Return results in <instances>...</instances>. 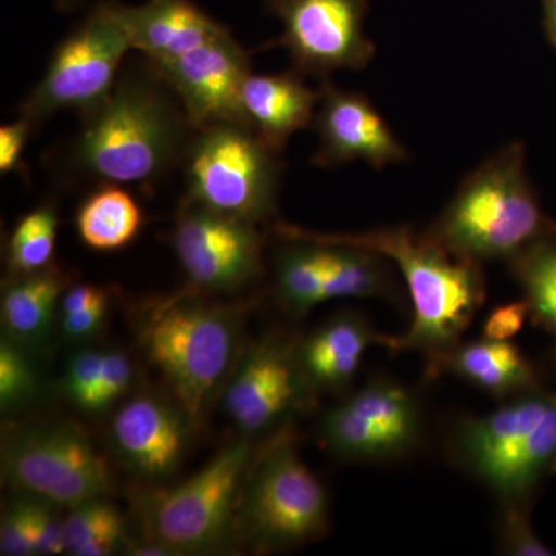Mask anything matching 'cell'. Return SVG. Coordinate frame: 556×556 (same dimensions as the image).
<instances>
[{
	"label": "cell",
	"mask_w": 556,
	"mask_h": 556,
	"mask_svg": "<svg viewBox=\"0 0 556 556\" xmlns=\"http://www.w3.org/2000/svg\"><path fill=\"white\" fill-rule=\"evenodd\" d=\"M274 230L283 240L350 244L391 260L407 280L415 314L401 338L382 336L380 345L393 351L426 354L430 364L460 342L484 303L485 280L481 263L457 257L428 233L416 236L407 228L318 233L287 223H277Z\"/></svg>",
	"instance_id": "obj_1"
},
{
	"label": "cell",
	"mask_w": 556,
	"mask_h": 556,
	"mask_svg": "<svg viewBox=\"0 0 556 556\" xmlns=\"http://www.w3.org/2000/svg\"><path fill=\"white\" fill-rule=\"evenodd\" d=\"M75 146L80 169L105 185L155 181L177 159L185 127L155 79L123 78L98 108L84 113ZM189 124V123H188Z\"/></svg>",
	"instance_id": "obj_2"
},
{
	"label": "cell",
	"mask_w": 556,
	"mask_h": 556,
	"mask_svg": "<svg viewBox=\"0 0 556 556\" xmlns=\"http://www.w3.org/2000/svg\"><path fill=\"white\" fill-rule=\"evenodd\" d=\"M546 229L527 181L525 150L510 144L471 172L452 203L428 230L457 257L482 263L510 262Z\"/></svg>",
	"instance_id": "obj_3"
},
{
	"label": "cell",
	"mask_w": 556,
	"mask_h": 556,
	"mask_svg": "<svg viewBox=\"0 0 556 556\" xmlns=\"http://www.w3.org/2000/svg\"><path fill=\"white\" fill-rule=\"evenodd\" d=\"M453 453L501 503L527 504L556 471V391L540 387L489 415L466 417L453 434Z\"/></svg>",
	"instance_id": "obj_4"
},
{
	"label": "cell",
	"mask_w": 556,
	"mask_h": 556,
	"mask_svg": "<svg viewBox=\"0 0 556 556\" xmlns=\"http://www.w3.org/2000/svg\"><path fill=\"white\" fill-rule=\"evenodd\" d=\"M239 334L232 309L189 295L159 303L142 321L139 342L190 422L203 416L225 382Z\"/></svg>",
	"instance_id": "obj_5"
},
{
	"label": "cell",
	"mask_w": 556,
	"mask_h": 556,
	"mask_svg": "<svg viewBox=\"0 0 556 556\" xmlns=\"http://www.w3.org/2000/svg\"><path fill=\"white\" fill-rule=\"evenodd\" d=\"M328 518L327 490L283 431L248 468L237 503V538L255 551H281L325 535Z\"/></svg>",
	"instance_id": "obj_6"
},
{
	"label": "cell",
	"mask_w": 556,
	"mask_h": 556,
	"mask_svg": "<svg viewBox=\"0 0 556 556\" xmlns=\"http://www.w3.org/2000/svg\"><path fill=\"white\" fill-rule=\"evenodd\" d=\"M249 442L223 448L203 470L174 489L139 500L146 541L170 555L218 554L236 540L241 479L251 463Z\"/></svg>",
	"instance_id": "obj_7"
},
{
	"label": "cell",
	"mask_w": 556,
	"mask_h": 556,
	"mask_svg": "<svg viewBox=\"0 0 556 556\" xmlns=\"http://www.w3.org/2000/svg\"><path fill=\"white\" fill-rule=\"evenodd\" d=\"M195 131L186 150L188 199L254 225L273 215L278 152L240 124H211Z\"/></svg>",
	"instance_id": "obj_8"
},
{
	"label": "cell",
	"mask_w": 556,
	"mask_h": 556,
	"mask_svg": "<svg viewBox=\"0 0 556 556\" xmlns=\"http://www.w3.org/2000/svg\"><path fill=\"white\" fill-rule=\"evenodd\" d=\"M131 50L121 3L102 2L54 50L42 79L22 102L21 116L39 126L61 110L90 112L118 83Z\"/></svg>",
	"instance_id": "obj_9"
},
{
	"label": "cell",
	"mask_w": 556,
	"mask_h": 556,
	"mask_svg": "<svg viewBox=\"0 0 556 556\" xmlns=\"http://www.w3.org/2000/svg\"><path fill=\"white\" fill-rule=\"evenodd\" d=\"M2 477L17 492L73 507L109 496L113 477L89 437L72 424H35L2 441Z\"/></svg>",
	"instance_id": "obj_10"
},
{
	"label": "cell",
	"mask_w": 556,
	"mask_h": 556,
	"mask_svg": "<svg viewBox=\"0 0 556 556\" xmlns=\"http://www.w3.org/2000/svg\"><path fill=\"white\" fill-rule=\"evenodd\" d=\"M420 412L407 388L375 379L325 415L320 441L332 455L350 460H388L415 447Z\"/></svg>",
	"instance_id": "obj_11"
},
{
	"label": "cell",
	"mask_w": 556,
	"mask_h": 556,
	"mask_svg": "<svg viewBox=\"0 0 556 556\" xmlns=\"http://www.w3.org/2000/svg\"><path fill=\"white\" fill-rule=\"evenodd\" d=\"M255 226L186 199L175 225L174 249L190 285L229 292L257 280L263 241Z\"/></svg>",
	"instance_id": "obj_12"
},
{
	"label": "cell",
	"mask_w": 556,
	"mask_h": 556,
	"mask_svg": "<svg viewBox=\"0 0 556 556\" xmlns=\"http://www.w3.org/2000/svg\"><path fill=\"white\" fill-rule=\"evenodd\" d=\"M316 393L300 367L295 345L269 338L243 354L230 375L223 405L243 433H263L306 412Z\"/></svg>",
	"instance_id": "obj_13"
},
{
	"label": "cell",
	"mask_w": 556,
	"mask_h": 556,
	"mask_svg": "<svg viewBox=\"0 0 556 556\" xmlns=\"http://www.w3.org/2000/svg\"><path fill=\"white\" fill-rule=\"evenodd\" d=\"M283 24L280 46L302 73L327 76L367 67L375 47L364 30L362 0H266Z\"/></svg>",
	"instance_id": "obj_14"
},
{
	"label": "cell",
	"mask_w": 556,
	"mask_h": 556,
	"mask_svg": "<svg viewBox=\"0 0 556 556\" xmlns=\"http://www.w3.org/2000/svg\"><path fill=\"white\" fill-rule=\"evenodd\" d=\"M150 65L164 86L177 94L193 130L218 123L251 129L241 102L251 58L229 31L175 60Z\"/></svg>",
	"instance_id": "obj_15"
},
{
	"label": "cell",
	"mask_w": 556,
	"mask_h": 556,
	"mask_svg": "<svg viewBox=\"0 0 556 556\" xmlns=\"http://www.w3.org/2000/svg\"><path fill=\"white\" fill-rule=\"evenodd\" d=\"M316 113L314 163L332 167L365 161L375 167L401 163L405 149L378 110L364 97L325 86Z\"/></svg>",
	"instance_id": "obj_16"
},
{
	"label": "cell",
	"mask_w": 556,
	"mask_h": 556,
	"mask_svg": "<svg viewBox=\"0 0 556 556\" xmlns=\"http://www.w3.org/2000/svg\"><path fill=\"white\" fill-rule=\"evenodd\" d=\"M189 417L152 394H141L121 407L112 420L113 447L131 473L160 482L181 466L188 444Z\"/></svg>",
	"instance_id": "obj_17"
},
{
	"label": "cell",
	"mask_w": 556,
	"mask_h": 556,
	"mask_svg": "<svg viewBox=\"0 0 556 556\" xmlns=\"http://www.w3.org/2000/svg\"><path fill=\"white\" fill-rule=\"evenodd\" d=\"M121 16L131 50L144 53L149 62L175 60L228 31L192 0H148L139 7L121 5Z\"/></svg>",
	"instance_id": "obj_18"
},
{
	"label": "cell",
	"mask_w": 556,
	"mask_h": 556,
	"mask_svg": "<svg viewBox=\"0 0 556 556\" xmlns=\"http://www.w3.org/2000/svg\"><path fill=\"white\" fill-rule=\"evenodd\" d=\"M324 90L316 91L291 73H249L241 87V102L251 129L280 153L295 131L316 118Z\"/></svg>",
	"instance_id": "obj_19"
},
{
	"label": "cell",
	"mask_w": 556,
	"mask_h": 556,
	"mask_svg": "<svg viewBox=\"0 0 556 556\" xmlns=\"http://www.w3.org/2000/svg\"><path fill=\"white\" fill-rule=\"evenodd\" d=\"M380 342L364 317L342 313L295 343V353L314 390L339 391L353 382L368 348Z\"/></svg>",
	"instance_id": "obj_20"
},
{
	"label": "cell",
	"mask_w": 556,
	"mask_h": 556,
	"mask_svg": "<svg viewBox=\"0 0 556 556\" xmlns=\"http://www.w3.org/2000/svg\"><path fill=\"white\" fill-rule=\"evenodd\" d=\"M430 368L445 371L490 396L510 399L540 388L533 365L510 340L457 343Z\"/></svg>",
	"instance_id": "obj_21"
},
{
	"label": "cell",
	"mask_w": 556,
	"mask_h": 556,
	"mask_svg": "<svg viewBox=\"0 0 556 556\" xmlns=\"http://www.w3.org/2000/svg\"><path fill=\"white\" fill-rule=\"evenodd\" d=\"M67 288V276L53 265L38 273L10 276L3 283L0 305L5 338L31 354L43 350Z\"/></svg>",
	"instance_id": "obj_22"
},
{
	"label": "cell",
	"mask_w": 556,
	"mask_h": 556,
	"mask_svg": "<svg viewBox=\"0 0 556 556\" xmlns=\"http://www.w3.org/2000/svg\"><path fill=\"white\" fill-rule=\"evenodd\" d=\"M142 212L126 190L105 186L91 193L76 214L80 240L97 251H118L141 229Z\"/></svg>",
	"instance_id": "obj_23"
},
{
	"label": "cell",
	"mask_w": 556,
	"mask_h": 556,
	"mask_svg": "<svg viewBox=\"0 0 556 556\" xmlns=\"http://www.w3.org/2000/svg\"><path fill=\"white\" fill-rule=\"evenodd\" d=\"M276 262L277 295L281 305L294 314H306L325 302L329 247L309 240H287Z\"/></svg>",
	"instance_id": "obj_24"
},
{
	"label": "cell",
	"mask_w": 556,
	"mask_h": 556,
	"mask_svg": "<svg viewBox=\"0 0 556 556\" xmlns=\"http://www.w3.org/2000/svg\"><path fill=\"white\" fill-rule=\"evenodd\" d=\"M65 554L109 556L126 544V525L108 496L91 497L70 507L65 517Z\"/></svg>",
	"instance_id": "obj_25"
},
{
	"label": "cell",
	"mask_w": 556,
	"mask_h": 556,
	"mask_svg": "<svg viewBox=\"0 0 556 556\" xmlns=\"http://www.w3.org/2000/svg\"><path fill=\"white\" fill-rule=\"evenodd\" d=\"M510 265L525 291L530 317L556 343V239L540 237L515 255Z\"/></svg>",
	"instance_id": "obj_26"
},
{
	"label": "cell",
	"mask_w": 556,
	"mask_h": 556,
	"mask_svg": "<svg viewBox=\"0 0 556 556\" xmlns=\"http://www.w3.org/2000/svg\"><path fill=\"white\" fill-rule=\"evenodd\" d=\"M58 226L60 218L51 204H40L17 222L7 244L10 276L38 273L51 266Z\"/></svg>",
	"instance_id": "obj_27"
},
{
	"label": "cell",
	"mask_w": 556,
	"mask_h": 556,
	"mask_svg": "<svg viewBox=\"0 0 556 556\" xmlns=\"http://www.w3.org/2000/svg\"><path fill=\"white\" fill-rule=\"evenodd\" d=\"M40 388L31 353L3 336L0 342V408L3 415L30 407L38 399Z\"/></svg>",
	"instance_id": "obj_28"
},
{
	"label": "cell",
	"mask_w": 556,
	"mask_h": 556,
	"mask_svg": "<svg viewBox=\"0 0 556 556\" xmlns=\"http://www.w3.org/2000/svg\"><path fill=\"white\" fill-rule=\"evenodd\" d=\"M0 554L3 556L35 555V522L31 495H17L3 508L0 521Z\"/></svg>",
	"instance_id": "obj_29"
},
{
	"label": "cell",
	"mask_w": 556,
	"mask_h": 556,
	"mask_svg": "<svg viewBox=\"0 0 556 556\" xmlns=\"http://www.w3.org/2000/svg\"><path fill=\"white\" fill-rule=\"evenodd\" d=\"M497 538H500V551L504 555H555V552L533 532L527 515V504H503Z\"/></svg>",
	"instance_id": "obj_30"
},
{
	"label": "cell",
	"mask_w": 556,
	"mask_h": 556,
	"mask_svg": "<svg viewBox=\"0 0 556 556\" xmlns=\"http://www.w3.org/2000/svg\"><path fill=\"white\" fill-rule=\"evenodd\" d=\"M104 351L84 348L70 357L64 376V391L73 404L89 412L102 369Z\"/></svg>",
	"instance_id": "obj_31"
},
{
	"label": "cell",
	"mask_w": 556,
	"mask_h": 556,
	"mask_svg": "<svg viewBox=\"0 0 556 556\" xmlns=\"http://www.w3.org/2000/svg\"><path fill=\"white\" fill-rule=\"evenodd\" d=\"M135 379L134 364L123 351H104L100 380L89 412L98 413L112 407L116 401L129 393Z\"/></svg>",
	"instance_id": "obj_32"
},
{
	"label": "cell",
	"mask_w": 556,
	"mask_h": 556,
	"mask_svg": "<svg viewBox=\"0 0 556 556\" xmlns=\"http://www.w3.org/2000/svg\"><path fill=\"white\" fill-rule=\"evenodd\" d=\"M33 522H35V555L65 554V518L58 514V504L33 496Z\"/></svg>",
	"instance_id": "obj_33"
},
{
	"label": "cell",
	"mask_w": 556,
	"mask_h": 556,
	"mask_svg": "<svg viewBox=\"0 0 556 556\" xmlns=\"http://www.w3.org/2000/svg\"><path fill=\"white\" fill-rule=\"evenodd\" d=\"M33 129L31 121L24 116L0 127V172L3 175L20 172L24 166V152Z\"/></svg>",
	"instance_id": "obj_34"
},
{
	"label": "cell",
	"mask_w": 556,
	"mask_h": 556,
	"mask_svg": "<svg viewBox=\"0 0 556 556\" xmlns=\"http://www.w3.org/2000/svg\"><path fill=\"white\" fill-rule=\"evenodd\" d=\"M530 308L526 300L497 306L486 316L482 325V334L490 340H510L525 328Z\"/></svg>",
	"instance_id": "obj_35"
},
{
	"label": "cell",
	"mask_w": 556,
	"mask_h": 556,
	"mask_svg": "<svg viewBox=\"0 0 556 556\" xmlns=\"http://www.w3.org/2000/svg\"><path fill=\"white\" fill-rule=\"evenodd\" d=\"M108 309L109 298H105L90 308L61 316L62 336L72 342H86L100 331L102 321L108 316Z\"/></svg>",
	"instance_id": "obj_36"
},
{
	"label": "cell",
	"mask_w": 556,
	"mask_h": 556,
	"mask_svg": "<svg viewBox=\"0 0 556 556\" xmlns=\"http://www.w3.org/2000/svg\"><path fill=\"white\" fill-rule=\"evenodd\" d=\"M105 298H109L108 289L87 283L73 285L65 289L64 295H62L61 316L90 308L91 305Z\"/></svg>",
	"instance_id": "obj_37"
},
{
	"label": "cell",
	"mask_w": 556,
	"mask_h": 556,
	"mask_svg": "<svg viewBox=\"0 0 556 556\" xmlns=\"http://www.w3.org/2000/svg\"><path fill=\"white\" fill-rule=\"evenodd\" d=\"M548 30H551L552 38L556 42V2L551 9V13H548Z\"/></svg>",
	"instance_id": "obj_38"
},
{
	"label": "cell",
	"mask_w": 556,
	"mask_h": 556,
	"mask_svg": "<svg viewBox=\"0 0 556 556\" xmlns=\"http://www.w3.org/2000/svg\"><path fill=\"white\" fill-rule=\"evenodd\" d=\"M54 2H56V5H60L61 9L68 10L72 9L78 0H54Z\"/></svg>",
	"instance_id": "obj_39"
},
{
	"label": "cell",
	"mask_w": 556,
	"mask_h": 556,
	"mask_svg": "<svg viewBox=\"0 0 556 556\" xmlns=\"http://www.w3.org/2000/svg\"><path fill=\"white\" fill-rule=\"evenodd\" d=\"M554 230H555V233H556V226H555Z\"/></svg>",
	"instance_id": "obj_40"
}]
</instances>
